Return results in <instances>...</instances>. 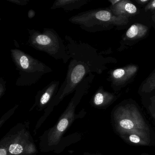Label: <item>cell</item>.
<instances>
[{
    "label": "cell",
    "instance_id": "cell-20",
    "mask_svg": "<svg viewBox=\"0 0 155 155\" xmlns=\"http://www.w3.org/2000/svg\"><path fill=\"white\" fill-rule=\"evenodd\" d=\"M35 15H36V12H35V11L32 9L29 10L28 13V16L29 18H33L35 17Z\"/></svg>",
    "mask_w": 155,
    "mask_h": 155
},
{
    "label": "cell",
    "instance_id": "cell-4",
    "mask_svg": "<svg viewBox=\"0 0 155 155\" xmlns=\"http://www.w3.org/2000/svg\"><path fill=\"white\" fill-rule=\"evenodd\" d=\"M69 21L78 25L82 30L93 33L113 25L125 26L128 22L129 19L117 17L107 9H97L76 14L71 17Z\"/></svg>",
    "mask_w": 155,
    "mask_h": 155
},
{
    "label": "cell",
    "instance_id": "cell-3",
    "mask_svg": "<svg viewBox=\"0 0 155 155\" xmlns=\"http://www.w3.org/2000/svg\"><path fill=\"white\" fill-rule=\"evenodd\" d=\"M28 45L32 48L47 53L57 60L66 64L70 59L66 44L56 30L44 28L42 31L28 29Z\"/></svg>",
    "mask_w": 155,
    "mask_h": 155
},
{
    "label": "cell",
    "instance_id": "cell-14",
    "mask_svg": "<svg viewBox=\"0 0 155 155\" xmlns=\"http://www.w3.org/2000/svg\"><path fill=\"white\" fill-rule=\"evenodd\" d=\"M6 81L2 78H0V97H1L6 90Z\"/></svg>",
    "mask_w": 155,
    "mask_h": 155
},
{
    "label": "cell",
    "instance_id": "cell-23",
    "mask_svg": "<svg viewBox=\"0 0 155 155\" xmlns=\"http://www.w3.org/2000/svg\"><path fill=\"white\" fill-rule=\"evenodd\" d=\"M7 152L6 149L1 148L0 149V155H7Z\"/></svg>",
    "mask_w": 155,
    "mask_h": 155
},
{
    "label": "cell",
    "instance_id": "cell-5",
    "mask_svg": "<svg viewBox=\"0 0 155 155\" xmlns=\"http://www.w3.org/2000/svg\"><path fill=\"white\" fill-rule=\"evenodd\" d=\"M138 71L137 65H129L112 71L110 79L115 86H121L126 84L136 75Z\"/></svg>",
    "mask_w": 155,
    "mask_h": 155
},
{
    "label": "cell",
    "instance_id": "cell-21",
    "mask_svg": "<svg viewBox=\"0 0 155 155\" xmlns=\"http://www.w3.org/2000/svg\"><path fill=\"white\" fill-rule=\"evenodd\" d=\"M138 4L143 5V4H147L150 2L149 0H137L136 1Z\"/></svg>",
    "mask_w": 155,
    "mask_h": 155
},
{
    "label": "cell",
    "instance_id": "cell-13",
    "mask_svg": "<svg viewBox=\"0 0 155 155\" xmlns=\"http://www.w3.org/2000/svg\"><path fill=\"white\" fill-rule=\"evenodd\" d=\"M68 120L67 119L64 118L60 121L58 125V130L60 132H62L65 130L68 125Z\"/></svg>",
    "mask_w": 155,
    "mask_h": 155
},
{
    "label": "cell",
    "instance_id": "cell-6",
    "mask_svg": "<svg viewBox=\"0 0 155 155\" xmlns=\"http://www.w3.org/2000/svg\"><path fill=\"white\" fill-rule=\"evenodd\" d=\"M110 10L115 16L127 19L134 16L138 11L137 7L129 0H120L111 6Z\"/></svg>",
    "mask_w": 155,
    "mask_h": 155
},
{
    "label": "cell",
    "instance_id": "cell-17",
    "mask_svg": "<svg viewBox=\"0 0 155 155\" xmlns=\"http://www.w3.org/2000/svg\"><path fill=\"white\" fill-rule=\"evenodd\" d=\"M155 10V0L150 2L145 7V10L153 11Z\"/></svg>",
    "mask_w": 155,
    "mask_h": 155
},
{
    "label": "cell",
    "instance_id": "cell-11",
    "mask_svg": "<svg viewBox=\"0 0 155 155\" xmlns=\"http://www.w3.org/2000/svg\"><path fill=\"white\" fill-rule=\"evenodd\" d=\"M9 151L11 154L18 155L23 151V148L19 144H13L10 146Z\"/></svg>",
    "mask_w": 155,
    "mask_h": 155
},
{
    "label": "cell",
    "instance_id": "cell-18",
    "mask_svg": "<svg viewBox=\"0 0 155 155\" xmlns=\"http://www.w3.org/2000/svg\"><path fill=\"white\" fill-rule=\"evenodd\" d=\"M130 140L131 141V142H133L135 143H138L140 141V138L138 137L137 135H130L129 137Z\"/></svg>",
    "mask_w": 155,
    "mask_h": 155
},
{
    "label": "cell",
    "instance_id": "cell-9",
    "mask_svg": "<svg viewBox=\"0 0 155 155\" xmlns=\"http://www.w3.org/2000/svg\"><path fill=\"white\" fill-rule=\"evenodd\" d=\"M148 28L147 26L140 23H135L130 26L126 32V37L130 40H136L145 37Z\"/></svg>",
    "mask_w": 155,
    "mask_h": 155
},
{
    "label": "cell",
    "instance_id": "cell-19",
    "mask_svg": "<svg viewBox=\"0 0 155 155\" xmlns=\"http://www.w3.org/2000/svg\"><path fill=\"white\" fill-rule=\"evenodd\" d=\"M155 89V81L153 82V83H151L150 85H149L148 87L145 88L143 89L144 91H150Z\"/></svg>",
    "mask_w": 155,
    "mask_h": 155
},
{
    "label": "cell",
    "instance_id": "cell-15",
    "mask_svg": "<svg viewBox=\"0 0 155 155\" xmlns=\"http://www.w3.org/2000/svg\"><path fill=\"white\" fill-rule=\"evenodd\" d=\"M155 81V71L153 72V73L151 74L149 77H148L146 82L144 83V85H143V89L147 87L149 85L151 84V83H153V82Z\"/></svg>",
    "mask_w": 155,
    "mask_h": 155
},
{
    "label": "cell",
    "instance_id": "cell-12",
    "mask_svg": "<svg viewBox=\"0 0 155 155\" xmlns=\"http://www.w3.org/2000/svg\"><path fill=\"white\" fill-rule=\"evenodd\" d=\"M120 125L123 128L131 129L134 127V123L130 120L124 119L120 122Z\"/></svg>",
    "mask_w": 155,
    "mask_h": 155
},
{
    "label": "cell",
    "instance_id": "cell-8",
    "mask_svg": "<svg viewBox=\"0 0 155 155\" xmlns=\"http://www.w3.org/2000/svg\"><path fill=\"white\" fill-rule=\"evenodd\" d=\"M89 0H56L52 4L51 9L61 8L65 12H71L81 8L87 4Z\"/></svg>",
    "mask_w": 155,
    "mask_h": 155
},
{
    "label": "cell",
    "instance_id": "cell-2",
    "mask_svg": "<svg viewBox=\"0 0 155 155\" xmlns=\"http://www.w3.org/2000/svg\"><path fill=\"white\" fill-rule=\"evenodd\" d=\"M11 56L18 72L16 85L29 87L38 82L45 74L53 71L44 62L19 49H12Z\"/></svg>",
    "mask_w": 155,
    "mask_h": 155
},
{
    "label": "cell",
    "instance_id": "cell-22",
    "mask_svg": "<svg viewBox=\"0 0 155 155\" xmlns=\"http://www.w3.org/2000/svg\"><path fill=\"white\" fill-rule=\"evenodd\" d=\"M120 0H109V1L111 4V6H114L115 4H117L120 2Z\"/></svg>",
    "mask_w": 155,
    "mask_h": 155
},
{
    "label": "cell",
    "instance_id": "cell-10",
    "mask_svg": "<svg viewBox=\"0 0 155 155\" xmlns=\"http://www.w3.org/2000/svg\"><path fill=\"white\" fill-rule=\"evenodd\" d=\"M110 97L108 92L103 90L102 88H100L96 92L93 98V102L97 106H99L104 103L106 98Z\"/></svg>",
    "mask_w": 155,
    "mask_h": 155
},
{
    "label": "cell",
    "instance_id": "cell-1",
    "mask_svg": "<svg viewBox=\"0 0 155 155\" xmlns=\"http://www.w3.org/2000/svg\"><path fill=\"white\" fill-rule=\"evenodd\" d=\"M65 39L70 61L65 80L55 97L61 100L76 90L79 84L92 72L100 73L101 67L95 49L86 42L66 35Z\"/></svg>",
    "mask_w": 155,
    "mask_h": 155
},
{
    "label": "cell",
    "instance_id": "cell-7",
    "mask_svg": "<svg viewBox=\"0 0 155 155\" xmlns=\"http://www.w3.org/2000/svg\"><path fill=\"white\" fill-rule=\"evenodd\" d=\"M60 81L53 80L49 83L42 90L38 92L37 98L38 99L40 105L43 106L49 102L52 97L57 96L56 94L59 90Z\"/></svg>",
    "mask_w": 155,
    "mask_h": 155
},
{
    "label": "cell",
    "instance_id": "cell-16",
    "mask_svg": "<svg viewBox=\"0 0 155 155\" xmlns=\"http://www.w3.org/2000/svg\"><path fill=\"white\" fill-rule=\"evenodd\" d=\"M9 2L19 6H24L28 5L29 0H7Z\"/></svg>",
    "mask_w": 155,
    "mask_h": 155
}]
</instances>
